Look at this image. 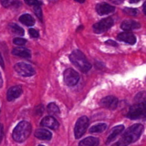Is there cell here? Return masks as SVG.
Wrapping results in <instances>:
<instances>
[{
	"label": "cell",
	"instance_id": "1",
	"mask_svg": "<svg viewBox=\"0 0 146 146\" xmlns=\"http://www.w3.org/2000/svg\"><path fill=\"white\" fill-rule=\"evenodd\" d=\"M126 117L131 120L146 121V91H141L135 96V104L130 107Z\"/></svg>",
	"mask_w": 146,
	"mask_h": 146
},
{
	"label": "cell",
	"instance_id": "2",
	"mask_svg": "<svg viewBox=\"0 0 146 146\" xmlns=\"http://www.w3.org/2000/svg\"><path fill=\"white\" fill-rule=\"evenodd\" d=\"M143 130L144 127L142 124H134L129 127L123 134L119 141L112 146H128L139 139Z\"/></svg>",
	"mask_w": 146,
	"mask_h": 146
},
{
	"label": "cell",
	"instance_id": "3",
	"mask_svg": "<svg viewBox=\"0 0 146 146\" xmlns=\"http://www.w3.org/2000/svg\"><path fill=\"white\" fill-rule=\"evenodd\" d=\"M69 59L82 72L86 73L91 69V65L84 53L80 50H74L69 56Z\"/></svg>",
	"mask_w": 146,
	"mask_h": 146
},
{
	"label": "cell",
	"instance_id": "4",
	"mask_svg": "<svg viewBox=\"0 0 146 146\" xmlns=\"http://www.w3.org/2000/svg\"><path fill=\"white\" fill-rule=\"evenodd\" d=\"M31 132V125L25 121H21L17 124L12 133V138L16 142L21 143L29 138Z\"/></svg>",
	"mask_w": 146,
	"mask_h": 146
},
{
	"label": "cell",
	"instance_id": "5",
	"mask_svg": "<svg viewBox=\"0 0 146 146\" xmlns=\"http://www.w3.org/2000/svg\"><path fill=\"white\" fill-rule=\"evenodd\" d=\"M88 124H89V120L86 116H82L78 118L74 128V135L76 139L80 138L85 133Z\"/></svg>",
	"mask_w": 146,
	"mask_h": 146
},
{
	"label": "cell",
	"instance_id": "6",
	"mask_svg": "<svg viewBox=\"0 0 146 146\" xmlns=\"http://www.w3.org/2000/svg\"><path fill=\"white\" fill-rule=\"evenodd\" d=\"M79 74L72 68H67L64 73V81L68 86H74L79 81Z\"/></svg>",
	"mask_w": 146,
	"mask_h": 146
},
{
	"label": "cell",
	"instance_id": "7",
	"mask_svg": "<svg viewBox=\"0 0 146 146\" xmlns=\"http://www.w3.org/2000/svg\"><path fill=\"white\" fill-rule=\"evenodd\" d=\"M114 24V21L111 17L106 18L93 26L94 32L96 34H102L108 31Z\"/></svg>",
	"mask_w": 146,
	"mask_h": 146
},
{
	"label": "cell",
	"instance_id": "8",
	"mask_svg": "<svg viewBox=\"0 0 146 146\" xmlns=\"http://www.w3.org/2000/svg\"><path fill=\"white\" fill-rule=\"evenodd\" d=\"M14 70L20 76L24 77L32 76L36 73L35 70L31 65L23 62H20L16 64L14 66Z\"/></svg>",
	"mask_w": 146,
	"mask_h": 146
},
{
	"label": "cell",
	"instance_id": "9",
	"mask_svg": "<svg viewBox=\"0 0 146 146\" xmlns=\"http://www.w3.org/2000/svg\"><path fill=\"white\" fill-rule=\"evenodd\" d=\"M101 106L108 110H115L118 106V100L116 97L108 96L102 98L100 102Z\"/></svg>",
	"mask_w": 146,
	"mask_h": 146
},
{
	"label": "cell",
	"instance_id": "10",
	"mask_svg": "<svg viewBox=\"0 0 146 146\" xmlns=\"http://www.w3.org/2000/svg\"><path fill=\"white\" fill-rule=\"evenodd\" d=\"M96 9L97 13L99 15L103 16L113 12L115 11V7H113V6L110 5L108 3L103 2L97 4L96 7Z\"/></svg>",
	"mask_w": 146,
	"mask_h": 146
},
{
	"label": "cell",
	"instance_id": "11",
	"mask_svg": "<svg viewBox=\"0 0 146 146\" xmlns=\"http://www.w3.org/2000/svg\"><path fill=\"white\" fill-rule=\"evenodd\" d=\"M23 90L21 86H15L8 90L7 94V98L9 101H14L18 98L22 94Z\"/></svg>",
	"mask_w": 146,
	"mask_h": 146
},
{
	"label": "cell",
	"instance_id": "12",
	"mask_svg": "<svg viewBox=\"0 0 146 146\" xmlns=\"http://www.w3.org/2000/svg\"><path fill=\"white\" fill-rule=\"evenodd\" d=\"M117 38L119 41L131 44V45H134L136 43V37L135 36V35L133 34L132 33L127 32V31L118 34Z\"/></svg>",
	"mask_w": 146,
	"mask_h": 146
},
{
	"label": "cell",
	"instance_id": "13",
	"mask_svg": "<svg viewBox=\"0 0 146 146\" xmlns=\"http://www.w3.org/2000/svg\"><path fill=\"white\" fill-rule=\"evenodd\" d=\"M41 125L42 126L47 127L52 130H57L59 126V123H58V121L51 116H46L43 118L41 122Z\"/></svg>",
	"mask_w": 146,
	"mask_h": 146
},
{
	"label": "cell",
	"instance_id": "14",
	"mask_svg": "<svg viewBox=\"0 0 146 146\" xmlns=\"http://www.w3.org/2000/svg\"><path fill=\"white\" fill-rule=\"evenodd\" d=\"M121 27V29H123L125 31H128L141 28V24L137 21H133V20H125V21H123Z\"/></svg>",
	"mask_w": 146,
	"mask_h": 146
},
{
	"label": "cell",
	"instance_id": "15",
	"mask_svg": "<svg viewBox=\"0 0 146 146\" xmlns=\"http://www.w3.org/2000/svg\"><path fill=\"white\" fill-rule=\"evenodd\" d=\"M12 54L14 56L21 57V58H31V54L30 50L24 47H17L12 50Z\"/></svg>",
	"mask_w": 146,
	"mask_h": 146
},
{
	"label": "cell",
	"instance_id": "16",
	"mask_svg": "<svg viewBox=\"0 0 146 146\" xmlns=\"http://www.w3.org/2000/svg\"><path fill=\"white\" fill-rule=\"evenodd\" d=\"M124 125H117L115 126V128H113L111 131V134L108 135V138H107V141H106V145L109 144L110 143L112 142L113 141H114L115 138L122 132L124 130Z\"/></svg>",
	"mask_w": 146,
	"mask_h": 146
},
{
	"label": "cell",
	"instance_id": "17",
	"mask_svg": "<svg viewBox=\"0 0 146 146\" xmlns=\"http://www.w3.org/2000/svg\"><path fill=\"white\" fill-rule=\"evenodd\" d=\"M34 135L38 139L42 140V141H49L52 137V134L50 131L46 129H38L36 131Z\"/></svg>",
	"mask_w": 146,
	"mask_h": 146
},
{
	"label": "cell",
	"instance_id": "18",
	"mask_svg": "<svg viewBox=\"0 0 146 146\" xmlns=\"http://www.w3.org/2000/svg\"><path fill=\"white\" fill-rule=\"evenodd\" d=\"M99 143L98 138L95 137H88L80 141L78 146H96Z\"/></svg>",
	"mask_w": 146,
	"mask_h": 146
},
{
	"label": "cell",
	"instance_id": "19",
	"mask_svg": "<svg viewBox=\"0 0 146 146\" xmlns=\"http://www.w3.org/2000/svg\"><path fill=\"white\" fill-rule=\"evenodd\" d=\"M19 21L27 27H31L35 24V20L29 14H24L19 17Z\"/></svg>",
	"mask_w": 146,
	"mask_h": 146
},
{
	"label": "cell",
	"instance_id": "20",
	"mask_svg": "<svg viewBox=\"0 0 146 146\" xmlns=\"http://www.w3.org/2000/svg\"><path fill=\"white\" fill-rule=\"evenodd\" d=\"M9 28L10 31L14 34H18L20 36H23L24 34V30L21 27H19L17 24H14V23L9 24Z\"/></svg>",
	"mask_w": 146,
	"mask_h": 146
},
{
	"label": "cell",
	"instance_id": "21",
	"mask_svg": "<svg viewBox=\"0 0 146 146\" xmlns=\"http://www.w3.org/2000/svg\"><path fill=\"white\" fill-rule=\"evenodd\" d=\"M107 128V125L106 123H98L97 125H94L90 128V132L92 133H96L104 132Z\"/></svg>",
	"mask_w": 146,
	"mask_h": 146
},
{
	"label": "cell",
	"instance_id": "22",
	"mask_svg": "<svg viewBox=\"0 0 146 146\" xmlns=\"http://www.w3.org/2000/svg\"><path fill=\"white\" fill-rule=\"evenodd\" d=\"M47 111H48V113L53 114V115H56V114L59 113L60 111L58 108V106L54 103H50L47 106Z\"/></svg>",
	"mask_w": 146,
	"mask_h": 146
},
{
	"label": "cell",
	"instance_id": "23",
	"mask_svg": "<svg viewBox=\"0 0 146 146\" xmlns=\"http://www.w3.org/2000/svg\"><path fill=\"white\" fill-rule=\"evenodd\" d=\"M1 4L4 7H9L11 6V7H17L20 6L21 2L17 1H11V0H4V1H1Z\"/></svg>",
	"mask_w": 146,
	"mask_h": 146
},
{
	"label": "cell",
	"instance_id": "24",
	"mask_svg": "<svg viewBox=\"0 0 146 146\" xmlns=\"http://www.w3.org/2000/svg\"><path fill=\"white\" fill-rule=\"evenodd\" d=\"M123 11L125 14H128L130 16H136L138 14V11L137 9H133V8H125L123 9Z\"/></svg>",
	"mask_w": 146,
	"mask_h": 146
},
{
	"label": "cell",
	"instance_id": "25",
	"mask_svg": "<svg viewBox=\"0 0 146 146\" xmlns=\"http://www.w3.org/2000/svg\"><path fill=\"white\" fill-rule=\"evenodd\" d=\"M34 10L36 15L41 21L42 20V11H41V9L40 7V6H36V7H34Z\"/></svg>",
	"mask_w": 146,
	"mask_h": 146
},
{
	"label": "cell",
	"instance_id": "26",
	"mask_svg": "<svg viewBox=\"0 0 146 146\" xmlns=\"http://www.w3.org/2000/svg\"><path fill=\"white\" fill-rule=\"evenodd\" d=\"M14 44L18 46H23L27 43V40L22 38H15L13 40Z\"/></svg>",
	"mask_w": 146,
	"mask_h": 146
},
{
	"label": "cell",
	"instance_id": "27",
	"mask_svg": "<svg viewBox=\"0 0 146 146\" xmlns=\"http://www.w3.org/2000/svg\"><path fill=\"white\" fill-rule=\"evenodd\" d=\"M29 33L30 36L33 38H38L39 36V34L37 30L34 29H29Z\"/></svg>",
	"mask_w": 146,
	"mask_h": 146
},
{
	"label": "cell",
	"instance_id": "28",
	"mask_svg": "<svg viewBox=\"0 0 146 146\" xmlns=\"http://www.w3.org/2000/svg\"><path fill=\"white\" fill-rule=\"evenodd\" d=\"M25 3H27V4H29V5L34 6V7H36V6H40L43 4L41 1H25Z\"/></svg>",
	"mask_w": 146,
	"mask_h": 146
},
{
	"label": "cell",
	"instance_id": "29",
	"mask_svg": "<svg viewBox=\"0 0 146 146\" xmlns=\"http://www.w3.org/2000/svg\"><path fill=\"white\" fill-rule=\"evenodd\" d=\"M43 111H44V106L42 105H39L38 106L35 108V113L38 114V115L40 114L41 115Z\"/></svg>",
	"mask_w": 146,
	"mask_h": 146
},
{
	"label": "cell",
	"instance_id": "30",
	"mask_svg": "<svg viewBox=\"0 0 146 146\" xmlns=\"http://www.w3.org/2000/svg\"><path fill=\"white\" fill-rule=\"evenodd\" d=\"M105 44H108L109 46H118V44H117L115 41H114L113 40H111V39H109L108 40V41H106Z\"/></svg>",
	"mask_w": 146,
	"mask_h": 146
},
{
	"label": "cell",
	"instance_id": "31",
	"mask_svg": "<svg viewBox=\"0 0 146 146\" xmlns=\"http://www.w3.org/2000/svg\"><path fill=\"white\" fill-rule=\"evenodd\" d=\"M143 7V11H144V13H145V16H146V1H145V2H144Z\"/></svg>",
	"mask_w": 146,
	"mask_h": 146
},
{
	"label": "cell",
	"instance_id": "32",
	"mask_svg": "<svg viewBox=\"0 0 146 146\" xmlns=\"http://www.w3.org/2000/svg\"><path fill=\"white\" fill-rule=\"evenodd\" d=\"M1 67L4 68V61H3V57H1Z\"/></svg>",
	"mask_w": 146,
	"mask_h": 146
},
{
	"label": "cell",
	"instance_id": "33",
	"mask_svg": "<svg viewBox=\"0 0 146 146\" xmlns=\"http://www.w3.org/2000/svg\"><path fill=\"white\" fill-rule=\"evenodd\" d=\"M1 138H3V125H1Z\"/></svg>",
	"mask_w": 146,
	"mask_h": 146
},
{
	"label": "cell",
	"instance_id": "34",
	"mask_svg": "<svg viewBox=\"0 0 146 146\" xmlns=\"http://www.w3.org/2000/svg\"><path fill=\"white\" fill-rule=\"evenodd\" d=\"M38 146H44V145H38Z\"/></svg>",
	"mask_w": 146,
	"mask_h": 146
}]
</instances>
